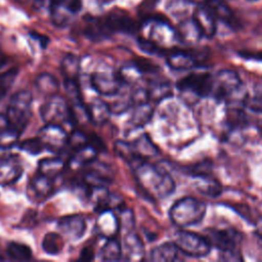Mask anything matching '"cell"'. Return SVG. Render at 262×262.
I'll list each match as a JSON object with an SVG mask.
<instances>
[{"mask_svg": "<svg viewBox=\"0 0 262 262\" xmlns=\"http://www.w3.org/2000/svg\"><path fill=\"white\" fill-rule=\"evenodd\" d=\"M134 173L138 183L151 196L165 199L175 189L173 178L162 167L141 161L134 165Z\"/></svg>", "mask_w": 262, "mask_h": 262, "instance_id": "cell-1", "label": "cell"}, {"mask_svg": "<svg viewBox=\"0 0 262 262\" xmlns=\"http://www.w3.org/2000/svg\"><path fill=\"white\" fill-rule=\"evenodd\" d=\"M206 204L192 196L177 200L169 210V217L173 224L180 228L200 223L206 215Z\"/></svg>", "mask_w": 262, "mask_h": 262, "instance_id": "cell-2", "label": "cell"}, {"mask_svg": "<svg viewBox=\"0 0 262 262\" xmlns=\"http://www.w3.org/2000/svg\"><path fill=\"white\" fill-rule=\"evenodd\" d=\"M211 247L217 248L221 253V260L225 261H241L243 260L239 245L242 234L233 228L206 230V236Z\"/></svg>", "mask_w": 262, "mask_h": 262, "instance_id": "cell-3", "label": "cell"}, {"mask_svg": "<svg viewBox=\"0 0 262 262\" xmlns=\"http://www.w3.org/2000/svg\"><path fill=\"white\" fill-rule=\"evenodd\" d=\"M32 102L33 95L29 90H19L9 99L5 116L10 126L20 134L31 120Z\"/></svg>", "mask_w": 262, "mask_h": 262, "instance_id": "cell-4", "label": "cell"}, {"mask_svg": "<svg viewBox=\"0 0 262 262\" xmlns=\"http://www.w3.org/2000/svg\"><path fill=\"white\" fill-rule=\"evenodd\" d=\"M41 119L46 124L60 125L73 124V114L68 101L60 95L54 94L47 97L46 101L40 106Z\"/></svg>", "mask_w": 262, "mask_h": 262, "instance_id": "cell-5", "label": "cell"}, {"mask_svg": "<svg viewBox=\"0 0 262 262\" xmlns=\"http://www.w3.org/2000/svg\"><path fill=\"white\" fill-rule=\"evenodd\" d=\"M173 243L179 252L192 258H202L207 256L212 248L205 236L184 229H180L175 232Z\"/></svg>", "mask_w": 262, "mask_h": 262, "instance_id": "cell-6", "label": "cell"}, {"mask_svg": "<svg viewBox=\"0 0 262 262\" xmlns=\"http://www.w3.org/2000/svg\"><path fill=\"white\" fill-rule=\"evenodd\" d=\"M243 82L238 75L231 70H221L213 77V88L211 94L218 99L231 102L236 94L242 91Z\"/></svg>", "mask_w": 262, "mask_h": 262, "instance_id": "cell-7", "label": "cell"}, {"mask_svg": "<svg viewBox=\"0 0 262 262\" xmlns=\"http://www.w3.org/2000/svg\"><path fill=\"white\" fill-rule=\"evenodd\" d=\"M91 87L102 96H114L124 85L118 75L107 68L97 69L90 76Z\"/></svg>", "mask_w": 262, "mask_h": 262, "instance_id": "cell-8", "label": "cell"}, {"mask_svg": "<svg viewBox=\"0 0 262 262\" xmlns=\"http://www.w3.org/2000/svg\"><path fill=\"white\" fill-rule=\"evenodd\" d=\"M147 23L149 24L148 39L165 51H167V49H173V45L176 41H179L176 30L173 29L169 23L160 18H150Z\"/></svg>", "mask_w": 262, "mask_h": 262, "instance_id": "cell-9", "label": "cell"}, {"mask_svg": "<svg viewBox=\"0 0 262 262\" xmlns=\"http://www.w3.org/2000/svg\"><path fill=\"white\" fill-rule=\"evenodd\" d=\"M180 91L191 92L200 97L211 94L213 88V77L209 73H192L177 82Z\"/></svg>", "mask_w": 262, "mask_h": 262, "instance_id": "cell-10", "label": "cell"}, {"mask_svg": "<svg viewBox=\"0 0 262 262\" xmlns=\"http://www.w3.org/2000/svg\"><path fill=\"white\" fill-rule=\"evenodd\" d=\"M38 137L45 149L54 154L60 152L68 146L69 134L60 125L46 124L39 130Z\"/></svg>", "mask_w": 262, "mask_h": 262, "instance_id": "cell-11", "label": "cell"}, {"mask_svg": "<svg viewBox=\"0 0 262 262\" xmlns=\"http://www.w3.org/2000/svg\"><path fill=\"white\" fill-rule=\"evenodd\" d=\"M81 8L82 0H52L49 13L55 26L64 27Z\"/></svg>", "mask_w": 262, "mask_h": 262, "instance_id": "cell-12", "label": "cell"}, {"mask_svg": "<svg viewBox=\"0 0 262 262\" xmlns=\"http://www.w3.org/2000/svg\"><path fill=\"white\" fill-rule=\"evenodd\" d=\"M57 228L62 237L75 242L85 234L87 225L83 215L72 214L61 217L57 222Z\"/></svg>", "mask_w": 262, "mask_h": 262, "instance_id": "cell-13", "label": "cell"}, {"mask_svg": "<svg viewBox=\"0 0 262 262\" xmlns=\"http://www.w3.org/2000/svg\"><path fill=\"white\" fill-rule=\"evenodd\" d=\"M53 190V180L38 172L29 180L27 194L31 202L42 203L51 196Z\"/></svg>", "mask_w": 262, "mask_h": 262, "instance_id": "cell-14", "label": "cell"}, {"mask_svg": "<svg viewBox=\"0 0 262 262\" xmlns=\"http://www.w3.org/2000/svg\"><path fill=\"white\" fill-rule=\"evenodd\" d=\"M103 20L111 34L116 32L132 34L138 30V24L124 11H112L103 17Z\"/></svg>", "mask_w": 262, "mask_h": 262, "instance_id": "cell-15", "label": "cell"}, {"mask_svg": "<svg viewBox=\"0 0 262 262\" xmlns=\"http://www.w3.org/2000/svg\"><path fill=\"white\" fill-rule=\"evenodd\" d=\"M23 166L14 156L0 159V185L6 186L15 183L23 175Z\"/></svg>", "mask_w": 262, "mask_h": 262, "instance_id": "cell-16", "label": "cell"}, {"mask_svg": "<svg viewBox=\"0 0 262 262\" xmlns=\"http://www.w3.org/2000/svg\"><path fill=\"white\" fill-rule=\"evenodd\" d=\"M95 229L97 233L105 238L116 237L120 230L119 217L113 210H104L98 212V216L95 222Z\"/></svg>", "mask_w": 262, "mask_h": 262, "instance_id": "cell-17", "label": "cell"}, {"mask_svg": "<svg viewBox=\"0 0 262 262\" xmlns=\"http://www.w3.org/2000/svg\"><path fill=\"white\" fill-rule=\"evenodd\" d=\"M192 19L203 37L212 38L216 34L217 19L206 5H199L194 9Z\"/></svg>", "mask_w": 262, "mask_h": 262, "instance_id": "cell-18", "label": "cell"}, {"mask_svg": "<svg viewBox=\"0 0 262 262\" xmlns=\"http://www.w3.org/2000/svg\"><path fill=\"white\" fill-rule=\"evenodd\" d=\"M168 66L175 71H187L199 64L198 58L192 52L181 49H170L166 58Z\"/></svg>", "mask_w": 262, "mask_h": 262, "instance_id": "cell-19", "label": "cell"}, {"mask_svg": "<svg viewBox=\"0 0 262 262\" xmlns=\"http://www.w3.org/2000/svg\"><path fill=\"white\" fill-rule=\"evenodd\" d=\"M98 152L99 150L91 142H89L74 150L67 166L72 169H80L83 167H87L88 165L96 161Z\"/></svg>", "mask_w": 262, "mask_h": 262, "instance_id": "cell-20", "label": "cell"}, {"mask_svg": "<svg viewBox=\"0 0 262 262\" xmlns=\"http://www.w3.org/2000/svg\"><path fill=\"white\" fill-rule=\"evenodd\" d=\"M88 120L94 125H103L106 123L112 115L110 104L100 98L93 99L86 105Z\"/></svg>", "mask_w": 262, "mask_h": 262, "instance_id": "cell-21", "label": "cell"}, {"mask_svg": "<svg viewBox=\"0 0 262 262\" xmlns=\"http://www.w3.org/2000/svg\"><path fill=\"white\" fill-rule=\"evenodd\" d=\"M95 162V161H94ZM94 162L88 165L90 167L83 176V182L90 188L102 187L111 182L107 170L101 165H94Z\"/></svg>", "mask_w": 262, "mask_h": 262, "instance_id": "cell-22", "label": "cell"}, {"mask_svg": "<svg viewBox=\"0 0 262 262\" xmlns=\"http://www.w3.org/2000/svg\"><path fill=\"white\" fill-rule=\"evenodd\" d=\"M67 168V163L59 157L43 158L38 162V172L51 180L60 176Z\"/></svg>", "mask_w": 262, "mask_h": 262, "instance_id": "cell-23", "label": "cell"}, {"mask_svg": "<svg viewBox=\"0 0 262 262\" xmlns=\"http://www.w3.org/2000/svg\"><path fill=\"white\" fill-rule=\"evenodd\" d=\"M205 5L213 13L216 19H219L232 28L235 26L233 12L224 0H206Z\"/></svg>", "mask_w": 262, "mask_h": 262, "instance_id": "cell-24", "label": "cell"}, {"mask_svg": "<svg viewBox=\"0 0 262 262\" xmlns=\"http://www.w3.org/2000/svg\"><path fill=\"white\" fill-rule=\"evenodd\" d=\"M20 133L10 126L5 114H0V148L9 149L16 145Z\"/></svg>", "mask_w": 262, "mask_h": 262, "instance_id": "cell-25", "label": "cell"}, {"mask_svg": "<svg viewBox=\"0 0 262 262\" xmlns=\"http://www.w3.org/2000/svg\"><path fill=\"white\" fill-rule=\"evenodd\" d=\"M124 249L129 260H141L143 258V243L133 230L126 232L124 237Z\"/></svg>", "mask_w": 262, "mask_h": 262, "instance_id": "cell-26", "label": "cell"}, {"mask_svg": "<svg viewBox=\"0 0 262 262\" xmlns=\"http://www.w3.org/2000/svg\"><path fill=\"white\" fill-rule=\"evenodd\" d=\"M84 34L88 39L93 41H99L112 35L104 24L103 17H89Z\"/></svg>", "mask_w": 262, "mask_h": 262, "instance_id": "cell-27", "label": "cell"}, {"mask_svg": "<svg viewBox=\"0 0 262 262\" xmlns=\"http://www.w3.org/2000/svg\"><path fill=\"white\" fill-rule=\"evenodd\" d=\"M179 250L173 242L163 243L151 249L149 258L155 262H172L177 259Z\"/></svg>", "mask_w": 262, "mask_h": 262, "instance_id": "cell-28", "label": "cell"}, {"mask_svg": "<svg viewBox=\"0 0 262 262\" xmlns=\"http://www.w3.org/2000/svg\"><path fill=\"white\" fill-rule=\"evenodd\" d=\"M34 85L39 93L47 97L57 94L59 89L57 79L53 75L48 73L39 74L34 81Z\"/></svg>", "mask_w": 262, "mask_h": 262, "instance_id": "cell-29", "label": "cell"}, {"mask_svg": "<svg viewBox=\"0 0 262 262\" xmlns=\"http://www.w3.org/2000/svg\"><path fill=\"white\" fill-rule=\"evenodd\" d=\"M176 32H177L179 41L186 42V43L198 42L203 37L192 18L181 21Z\"/></svg>", "mask_w": 262, "mask_h": 262, "instance_id": "cell-30", "label": "cell"}, {"mask_svg": "<svg viewBox=\"0 0 262 262\" xmlns=\"http://www.w3.org/2000/svg\"><path fill=\"white\" fill-rule=\"evenodd\" d=\"M61 74L64 80H78L81 72V60L80 58L72 53L67 54L60 64Z\"/></svg>", "mask_w": 262, "mask_h": 262, "instance_id": "cell-31", "label": "cell"}, {"mask_svg": "<svg viewBox=\"0 0 262 262\" xmlns=\"http://www.w3.org/2000/svg\"><path fill=\"white\" fill-rule=\"evenodd\" d=\"M242 103L254 113H262V84H255L250 92H246Z\"/></svg>", "mask_w": 262, "mask_h": 262, "instance_id": "cell-32", "label": "cell"}, {"mask_svg": "<svg viewBox=\"0 0 262 262\" xmlns=\"http://www.w3.org/2000/svg\"><path fill=\"white\" fill-rule=\"evenodd\" d=\"M41 247L48 255H58L63 248L62 235L57 232H47L42 238Z\"/></svg>", "mask_w": 262, "mask_h": 262, "instance_id": "cell-33", "label": "cell"}, {"mask_svg": "<svg viewBox=\"0 0 262 262\" xmlns=\"http://www.w3.org/2000/svg\"><path fill=\"white\" fill-rule=\"evenodd\" d=\"M154 110L147 101L135 104L134 113L131 117V122L135 127H143L152 118Z\"/></svg>", "mask_w": 262, "mask_h": 262, "instance_id": "cell-34", "label": "cell"}, {"mask_svg": "<svg viewBox=\"0 0 262 262\" xmlns=\"http://www.w3.org/2000/svg\"><path fill=\"white\" fill-rule=\"evenodd\" d=\"M122 246L116 237L106 238L105 244L101 248V259L103 261H117L122 256Z\"/></svg>", "mask_w": 262, "mask_h": 262, "instance_id": "cell-35", "label": "cell"}, {"mask_svg": "<svg viewBox=\"0 0 262 262\" xmlns=\"http://www.w3.org/2000/svg\"><path fill=\"white\" fill-rule=\"evenodd\" d=\"M6 252L10 259L17 260V261L30 260L33 257V252L31 248L18 242H10L7 245Z\"/></svg>", "mask_w": 262, "mask_h": 262, "instance_id": "cell-36", "label": "cell"}, {"mask_svg": "<svg viewBox=\"0 0 262 262\" xmlns=\"http://www.w3.org/2000/svg\"><path fill=\"white\" fill-rule=\"evenodd\" d=\"M208 176L209 175L200 177L201 181H199L196 184V190L202 194L216 198L222 192V186L217 180L211 179Z\"/></svg>", "mask_w": 262, "mask_h": 262, "instance_id": "cell-37", "label": "cell"}, {"mask_svg": "<svg viewBox=\"0 0 262 262\" xmlns=\"http://www.w3.org/2000/svg\"><path fill=\"white\" fill-rule=\"evenodd\" d=\"M147 98L154 101H160L172 94L171 87L167 82H154L146 90Z\"/></svg>", "mask_w": 262, "mask_h": 262, "instance_id": "cell-38", "label": "cell"}, {"mask_svg": "<svg viewBox=\"0 0 262 262\" xmlns=\"http://www.w3.org/2000/svg\"><path fill=\"white\" fill-rule=\"evenodd\" d=\"M17 74L18 70L15 68L0 74V100H2L12 88Z\"/></svg>", "mask_w": 262, "mask_h": 262, "instance_id": "cell-39", "label": "cell"}, {"mask_svg": "<svg viewBox=\"0 0 262 262\" xmlns=\"http://www.w3.org/2000/svg\"><path fill=\"white\" fill-rule=\"evenodd\" d=\"M118 75L123 84H134L139 80L142 73L133 62L132 64L123 66L118 72Z\"/></svg>", "mask_w": 262, "mask_h": 262, "instance_id": "cell-40", "label": "cell"}, {"mask_svg": "<svg viewBox=\"0 0 262 262\" xmlns=\"http://www.w3.org/2000/svg\"><path fill=\"white\" fill-rule=\"evenodd\" d=\"M227 124L231 128H243L248 125V118L243 110L233 107L227 113Z\"/></svg>", "mask_w": 262, "mask_h": 262, "instance_id": "cell-41", "label": "cell"}, {"mask_svg": "<svg viewBox=\"0 0 262 262\" xmlns=\"http://www.w3.org/2000/svg\"><path fill=\"white\" fill-rule=\"evenodd\" d=\"M19 148L32 156H37L41 154L45 147L39 137L35 138H28L19 143Z\"/></svg>", "mask_w": 262, "mask_h": 262, "instance_id": "cell-42", "label": "cell"}, {"mask_svg": "<svg viewBox=\"0 0 262 262\" xmlns=\"http://www.w3.org/2000/svg\"><path fill=\"white\" fill-rule=\"evenodd\" d=\"M90 142V136L86 135L82 131L74 130L71 134H69L68 138V146H70L73 150L87 144ZM67 146V147H68Z\"/></svg>", "mask_w": 262, "mask_h": 262, "instance_id": "cell-43", "label": "cell"}, {"mask_svg": "<svg viewBox=\"0 0 262 262\" xmlns=\"http://www.w3.org/2000/svg\"><path fill=\"white\" fill-rule=\"evenodd\" d=\"M137 43H138L139 48H140L142 51H144V52H146V53H149V54H156V53H158V54H163V53L166 52L165 50H163L161 47H159L156 43H154V42L150 41L149 39L139 38L138 41H137Z\"/></svg>", "mask_w": 262, "mask_h": 262, "instance_id": "cell-44", "label": "cell"}, {"mask_svg": "<svg viewBox=\"0 0 262 262\" xmlns=\"http://www.w3.org/2000/svg\"><path fill=\"white\" fill-rule=\"evenodd\" d=\"M94 258V252L91 248H84L82 251H81V254H80V260L82 261H90Z\"/></svg>", "mask_w": 262, "mask_h": 262, "instance_id": "cell-45", "label": "cell"}, {"mask_svg": "<svg viewBox=\"0 0 262 262\" xmlns=\"http://www.w3.org/2000/svg\"><path fill=\"white\" fill-rule=\"evenodd\" d=\"M52 4V0H34V8L37 10H41L43 8H47L50 10Z\"/></svg>", "mask_w": 262, "mask_h": 262, "instance_id": "cell-46", "label": "cell"}, {"mask_svg": "<svg viewBox=\"0 0 262 262\" xmlns=\"http://www.w3.org/2000/svg\"><path fill=\"white\" fill-rule=\"evenodd\" d=\"M241 56L245 58H251V59H257V60H262V52H241Z\"/></svg>", "mask_w": 262, "mask_h": 262, "instance_id": "cell-47", "label": "cell"}, {"mask_svg": "<svg viewBox=\"0 0 262 262\" xmlns=\"http://www.w3.org/2000/svg\"><path fill=\"white\" fill-rule=\"evenodd\" d=\"M31 36H32V38L39 40V42H40V44L42 45L43 48L46 47V45L49 42V39L46 36H42V35H39V34H36V33H31Z\"/></svg>", "mask_w": 262, "mask_h": 262, "instance_id": "cell-48", "label": "cell"}, {"mask_svg": "<svg viewBox=\"0 0 262 262\" xmlns=\"http://www.w3.org/2000/svg\"><path fill=\"white\" fill-rule=\"evenodd\" d=\"M255 233H256V235L262 241V218L258 219V221L256 222Z\"/></svg>", "mask_w": 262, "mask_h": 262, "instance_id": "cell-49", "label": "cell"}, {"mask_svg": "<svg viewBox=\"0 0 262 262\" xmlns=\"http://www.w3.org/2000/svg\"><path fill=\"white\" fill-rule=\"evenodd\" d=\"M7 62V56L3 53V52H1L0 51V69L2 68V67H4V64Z\"/></svg>", "mask_w": 262, "mask_h": 262, "instance_id": "cell-50", "label": "cell"}, {"mask_svg": "<svg viewBox=\"0 0 262 262\" xmlns=\"http://www.w3.org/2000/svg\"><path fill=\"white\" fill-rule=\"evenodd\" d=\"M191 4H196V5H204L203 3H206V0H187Z\"/></svg>", "mask_w": 262, "mask_h": 262, "instance_id": "cell-51", "label": "cell"}, {"mask_svg": "<svg viewBox=\"0 0 262 262\" xmlns=\"http://www.w3.org/2000/svg\"><path fill=\"white\" fill-rule=\"evenodd\" d=\"M258 129H259V132L261 133V135H262V120L259 122V124H258Z\"/></svg>", "mask_w": 262, "mask_h": 262, "instance_id": "cell-52", "label": "cell"}, {"mask_svg": "<svg viewBox=\"0 0 262 262\" xmlns=\"http://www.w3.org/2000/svg\"><path fill=\"white\" fill-rule=\"evenodd\" d=\"M15 1H17V2H19V3H24V2H27L28 0H15Z\"/></svg>", "mask_w": 262, "mask_h": 262, "instance_id": "cell-53", "label": "cell"}, {"mask_svg": "<svg viewBox=\"0 0 262 262\" xmlns=\"http://www.w3.org/2000/svg\"><path fill=\"white\" fill-rule=\"evenodd\" d=\"M248 1H251V2H254V1H258V0H248Z\"/></svg>", "mask_w": 262, "mask_h": 262, "instance_id": "cell-54", "label": "cell"}]
</instances>
